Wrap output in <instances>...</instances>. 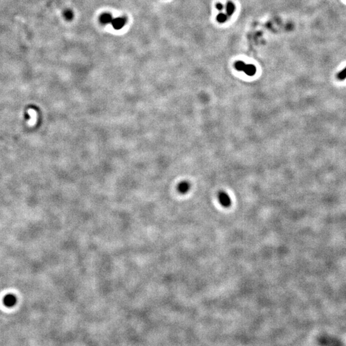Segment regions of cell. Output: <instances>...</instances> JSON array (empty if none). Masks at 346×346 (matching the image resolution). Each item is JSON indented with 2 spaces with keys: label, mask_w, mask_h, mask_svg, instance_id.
<instances>
[{
  "label": "cell",
  "mask_w": 346,
  "mask_h": 346,
  "mask_svg": "<svg viewBox=\"0 0 346 346\" xmlns=\"http://www.w3.org/2000/svg\"><path fill=\"white\" fill-rule=\"evenodd\" d=\"M218 198L220 203L224 207H229L231 205V199L230 196L225 192L223 191L219 192L218 194Z\"/></svg>",
  "instance_id": "1"
},
{
  "label": "cell",
  "mask_w": 346,
  "mask_h": 346,
  "mask_svg": "<svg viewBox=\"0 0 346 346\" xmlns=\"http://www.w3.org/2000/svg\"><path fill=\"white\" fill-rule=\"evenodd\" d=\"M111 24L116 30H120L126 24V19L124 17H117L116 19H113Z\"/></svg>",
  "instance_id": "2"
},
{
  "label": "cell",
  "mask_w": 346,
  "mask_h": 346,
  "mask_svg": "<svg viewBox=\"0 0 346 346\" xmlns=\"http://www.w3.org/2000/svg\"><path fill=\"white\" fill-rule=\"evenodd\" d=\"M4 303L6 306H14L15 302H16V298L14 296L12 295V294H8V295L6 296L4 298Z\"/></svg>",
  "instance_id": "3"
},
{
  "label": "cell",
  "mask_w": 346,
  "mask_h": 346,
  "mask_svg": "<svg viewBox=\"0 0 346 346\" xmlns=\"http://www.w3.org/2000/svg\"><path fill=\"white\" fill-rule=\"evenodd\" d=\"M190 187V184L188 182V181H182V182H181L178 185V190L181 194H185L188 191Z\"/></svg>",
  "instance_id": "4"
},
{
  "label": "cell",
  "mask_w": 346,
  "mask_h": 346,
  "mask_svg": "<svg viewBox=\"0 0 346 346\" xmlns=\"http://www.w3.org/2000/svg\"><path fill=\"white\" fill-rule=\"evenodd\" d=\"M247 75L252 76L255 74L256 71V67L253 64H247L246 65L245 68L243 71Z\"/></svg>",
  "instance_id": "5"
},
{
  "label": "cell",
  "mask_w": 346,
  "mask_h": 346,
  "mask_svg": "<svg viewBox=\"0 0 346 346\" xmlns=\"http://www.w3.org/2000/svg\"><path fill=\"white\" fill-rule=\"evenodd\" d=\"M112 20H113V18H112V15L110 14H108V13L102 14L100 17V19H99L100 22L103 24L111 23Z\"/></svg>",
  "instance_id": "6"
},
{
  "label": "cell",
  "mask_w": 346,
  "mask_h": 346,
  "mask_svg": "<svg viewBox=\"0 0 346 346\" xmlns=\"http://www.w3.org/2000/svg\"><path fill=\"white\" fill-rule=\"evenodd\" d=\"M235 10V6L231 2H228L226 5V12L228 15H231Z\"/></svg>",
  "instance_id": "7"
},
{
  "label": "cell",
  "mask_w": 346,
  "mask_h": 346,
  "mask_svg": "<svg viewBox=\"0 0 346 346\" xmlns=\"http://www.w3.org/2000/svg\"><path fill=\"white\" fill-rule=\"evenodd\" d=\"M246 65V64L244 62H242V61H238V62H237L235 63V67L237 70H238L239 71H243L244 68H245Z\"/></svg>",
  "instance_id": "8"
},
{
  "label": "cell",
  "mask_w": 346,
  "mask_h": 346,
  "mask_svg": "<svg viewBox=\"0 0 346 346\" xmlns=\"http://www.w3.org/2000/svg\"><path fill=\"white\" fill-rule=\"evenodd\" d=\"M227 19H228L227 15H226L224 13H220L217 16V21L219 23H224L225 21L227 20Z\"/></svg>",
  "instance_id": "9"
},
{
  "label": "cell",
  "mask_w": 346,
  "mask_h": 346,
  "mask_svg": "<svg viewBox=\"0 0 346 346\" xmlns=\"http://www.w3.org/2000/svg\"><path fill=\"white\" fill-rule=\"evenodd\" d=\"M64 17L65 19L68 20V21H71L73 18V14L71 11H66L64 12Z\"/></svg>",
  "instance_id": "10"
},
{
  "label": "cell",
  "mask_w": 346,
  "mask_h": 346,
  "mask_svg": "<svg viewBox=\"0 0 346 346\" xmlns=\"http://www.w3.org/2000/svg\"><path fill=\"white\" fill-rule=\"evenodd\" d=\"M346 78V68L338 74V78L340 80H344Z\"/></svg>",
  "instance_id": "11"
},
{
  "label": "cell",
  "mask_w": 346,
  "mask_h": 346,
  "mask_svg": "<svg viewBox=\"0 0 346 346\" xmlns=\"http://www.w3.org/2000/svg\"><path fill=\"white\" fill-rule=\"evenodd\" d=\"M216 8H217V9L218 11H222V10L223 9L224 6H223L222 4H221V3H217V5H216Z\"/></svg>",
  "instance_id": "12"
}]
</instances>
